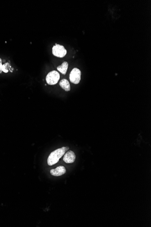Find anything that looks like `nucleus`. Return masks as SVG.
Wrapping results in <instances>:
<instances>
[{"label": "nucleus", "instance_id": "9d476101", "mask_svg": "<svg viewBox=\"0 0 151 227\" xmlns=\"http://www.w3.org/2000/svg\"><path fill=\"white\" fill-rule=\"evenodd\" d=\"M2 60L0 58V73H2Z\"/></svg>", "mask_w": 151, "mask_h": 227}, {"label": "nucleus", "instance_id": "0eeeda50", "mask_svg": "<svg viewBox=\"0 0 151 227\" xmlns=\"http://www.w3.org/2000/svg\"><path fill=\"white\" fill-rule=\"evenodd\" d=\"M59 85L62 89L68 92L71 90V86L69 81L66 79H62L59 82Z\"/></svg>", "mask_w": 151, "mask_h": 227}, {"label": "nucleus", "instance_id": "39448f33", "mask_svg": "<svg viewBox=\"0 0 151 227\" xmlns=\"http://www.w3.org/2000/svg\"><path fill=\"white\" fill-rule=\"evenodd\" d=\"M64 155L63 160L65 163H72L75 161L76 155L73 151H68Z\"/></svg>", "mask_w": 151, "mask_h": 227}, {"label": "nucleus", "instance_id": "1a4fd4ad", "mask_svg": "<svg viewBox=\"0 0 151 227\" xmlns=\"http://www.w3.org/2000/svg\"><path fill=\"white\" fill-rule=\"evenodd\" d=\"M11 65L9 63H6L3 65H2V70L4 72L7 73L10 70L11 68Z\"/></svg>", "mask_w": 151, "mask_h": 227}, {"label": "nucleus", "instance_id": "6e6552de", "mask_svg": "<svg viewBox=\"0 0 151 227\" xmlns=\"http://www.w3.org/2000/svg\"><path fill=\"white\" fill-rule=\"evenodd\" d=\"M68 63L67 62H64L60 66L57 67V69L58 71L60 72L62 74H66L67 73V69H68Z\"/></svg>", "mask_w": 151, "mask_h": 227}, {"label": "nucleus", "instance_id": "f03ea898", "mask_svg": "<svg viewBox=\"0 0 151 227\" xmlns=\"http://www.w3.org/2000/svg\"><path fill=\"white\" fill-rule=\"evenodd\" d=\"M60 78V74L58 72L53 70L49 72L46 76V80L47 83L51 85L58 83Z\"/></svg>", "mask_w": 151, "mask_h": 227}, {"label": "nucleus", "instance_id": "7ed1b4c3", "mask_svg": "<svg viewBox=\"0 0 151 227\" xmlns=\"http://www.w3.org/2000/svg\"><path fill=\"white\" fill-rule=\"evenodd\" d=\"M67 50L62 45H58L57 43L53 46L52 53L53 55L59 58H62L67 54Z\"/></svg>", "mask_w": 151, "mask_h": 227}, {"label": "nucleus", "instance_id": "20e7f679", "mask_svg": "<svg viewBox=\"0 0 151 227\" xmlns=\"http://www.w3.org/2000/svg\"><path fill=\"white\" fill-rule=\"evenodd\" d=\"M80 76L81 72L80 69L76 68H74L71 70L69 75L70 81L74 84H78L80 80Z\"/></svg>", "mask_w": 151, "mask_h": 227}, {"label": "nucleus", "instance_id": "423d86ee", "mask_svg": "<svg viewBox=\"0 0 151 227\" xmlns=\"http://www.w3.org/2000/svg\"><path fill=\"white\" fill-rule=\"evenodd\" d=\"M66 169L63 166H59L54 169L50 170V173L52 175L54 176H59L65 174Z\"/></svg>", "mask_w": 151, "mask_h": 227}, {"label": "nucleus", "instance_id": "f257e3e1", "mask_svg": "<svg viewBox=\"0 0 151 227\" xmlns=\"http://www.w3.org/2000/svg\"><path fill=\"white\" fill-rule=\"evenodd\" d=\"M69 147H62L51 152L47 160L48 165L51 166L58 163L59 159L65 154L66 151L69 150Z\"/></svg>", "mask_w": 151, "mask_h": 227}]
</instances>
